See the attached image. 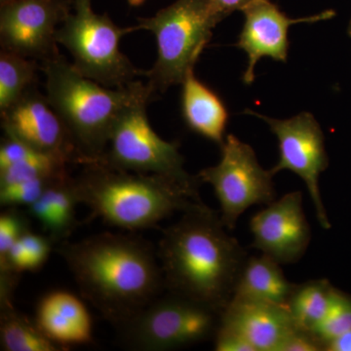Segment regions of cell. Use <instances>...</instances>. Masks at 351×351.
<instances>
[{
  "instance_id": "19",
  "label": "cell",
  "mask_w": 351,
  "mask_h": 351,
  "mask_svg": "<svg viewBox=\"0 0 351 351\" xmlns=\"http://www.w3.org/2000/svg\"><path fill=\"white\" fill-rule=\"evenodd\" d=\"M77 204L80 203L76 195L75 178L68 174L51 182L40 197L29 205V212L53 242L61 244L66 241L77 226Z\"/></svg>"
},
{
  "instance_id": "22",
  "label": "cell",
  "mask_w": 351,
  "mask_h": 351,
  "mask_svg": "<svg viewBox=\"0 0 351 351\" xmlns=\"http://www.w3.org/2000/svg\"><path fill=\"white\" fill-rule=\"evenodd\" d=\"M55 243L49 237L27 230L13 245L5 260L0 262V281L18 283L21 274L36 271L49 258Z\"/></svg>"
},
{
  "instance_id": "21",
  "label": "cell",
  "mask_w": 351,
  "mask_h": 351,
  "mask_svg": "<svg viewBox=\"0 0 351 351\" xmlns=\"http://www.w3.org/2000/svg\"><path fill=\"white\" fill-rule=\"evenodd\" d=\"M0 346L4 351L64 350L41 332L36 323L18 311L13 301L0 302Z\"/></svg>"
},
{
  "instance_id": "1",
  "label": "cell",
  "mask_w": 351,
  "mask_h": 351,
  "mask_svg": "<svg viewBox=\"0 0 351 351\" xmlns=\"http://www.w3.org/2000/svg\"><path fill=\"white\" fill-rule=\"evenodd\" d=\"M84 299L119 328L160 294L164 285L157 252L133 234L104 232L58 249Z\"/></svg>"
},
{
  "instance_id": "13",
  "label": "cell",
  "mask_w": 351,
  "mask_h": 351,
  "mask_svg": "<svg viewBox=\"0 0 351 351\" xmlns=\"http://www.w3.org/2000/svg\"><path fill=\"white\" fill-rule=\"evenodd\" d=\"M1 126L4 134L39 151L63 157L69 163L80 164V154L61 117L47 97L34 86L1 112Z\"/></svg>"
},
{
  "instance_id": "7",
  "label": "cell",
  "mask_w": 351,
  "mask_h": 351,
  "mask_svg": "<svg viewBox=\"0 0 351 351\" xmlns=\"http://www.w3.org/2000/svg\"><path fill=\"white\" fill-rule=\"evenodd\" d=\"M152 95H145L127 107L113 126L103 158L98 162L112 167L160 176L196 196L200 180L184 169L178 143L163 140L152 128L147 114Z\"/></svg>"
},
{
  "instance_id": "10",
  "label": "cell",
  "mask_w": 351,
  "mask_h": 351,
  "mask_svg": "<svg viewBox=\"0 0 351 351\" xmlns=\"http://www.w3.org/2000/svg\"><path fill=\"white\" fill-rule=\"evenodd\" d=\"M247 113L267 122L278 140L280 156L276 165L270 169L271 174L289 170L299 176L313 200L318 223L324 230H330L331 223L319 189L321 173L327 169L329 161L324 135L313 115L302 112L292 119H276L250 110Z\"/></svg>"
},
{
  "instance_id": "6",
  "label": "cell",
  "mask_w": 351,
  "mask_h": 351,
  "mask_svg": "<svg viewBox=\"0 0 351 351\" xmlns=\"http://www.w3.org/2000/svg\"><path fill=\"white\" fill-rule=\"evenodd\" d=\"M133 32L135 27H119L107 14L95 12L92 0H73L56 41L69 51L82 75L105 86L121 88L145 75L120 50L121 38Z\"/></svg>"
},
{
  "instance_id": "5",
  "label": "cell",
  "mask_w": 351,
  "mask_h": 351,
  "mask_svg": "<svg viewBox=\"0 0 351 351\" xmlns=\"http://www.w3.org/2000/svg\"><path fill=\"white\" fill-rule=\"evenodd\" d=\"M226 17L215 0H176L152 17L138 20L135 31L156 36V61L144 75L154 93L182 84Z\"/></svg>"
},
{
  "instance_id": "16",
  "label": "cell",
  "mask_w": 351,
  "mask_h": 351,
  "mask_svg": "<svg viewBox=\"0 0 351 351\" xmlns=\"http://www.w3.org/2000/svg\"><path fill=\"white\" fill-rule=\"evenodd\" d=\"M36 323L46 337L63 348L85 345L93 339L92 318L86 306L68 291L44 295L36 306Z\"/></svg>"
},
{
  "instance_id": "27",
  "label": "cell",
  "mask_w": 351,
  "mask_h": 351,
  "mask_svg": "<svg viewBox=\"0 0 351 351\" xmlns=\"http://www.w3.org/2000/svg\"><path fill=\"white\" fill-rule=\"evenodd\" d=\"M29 228V219L17 207L7 208L0 216V262H3L13 245Z\"/></svg>"
},
{
  "instance_id": "9",
  "label": "cell",
  "mask_w": 351,
  "mask_h": 351,
  "mask_svg": "<svg viewBox=\"0 0 351 351\" xmlns=\"http://www.w3.org/2000/svg\"><path fill=\"white\" fill-rule=\"evenodd\" d=\"M219 162L200 171L201 182L211 184L221 207V221L233 230L241 215L254 205H267L276 199L270 170L258 163L255 152L233 135L221 147Z\"/></svg>"
},
{
  "instance_id": "25",
  "label": "cell",
  "mask_w": 351,
  "mask_h": 351,
  "mask_svg": "<svg viewBox=\"0 0 351 351\" xmlns=\"http://www.w3.org/2000/svg\"><path fill=\"white\" fill-rule=\"evenodd\" d=\"M351 330V295L334 288L326 315L313 330L325 346L332 339Z\"/></svg>"
},
{
  "instance_id": "24",
  "label": "cell",
  "mask_w": 351,
  "mask_h": 351,
  "mask_svg": "<svg viewBox=\"0 0 351 351\" xmlns=\"http://www.w3.org/2000/svg\"><path fill=\"white\" fill-rule=\"evenodd\" d=\"M38 64L36 60L0 51V113L12 107L23 95L34 86Z\"/></svg>"
},
{
  "instance_id": "31",
  "label": "cell",
  "mask_w": 351,
  "mask_h": 351,
  "mask_svg": "<svg viewBox=\"0 0 351 351\" xmlns=\"http://www.w3.org/2000/svg\"><path fill=\"white\" fill-rule=\"evenodd\" d=\"M326 351H351V330L332 339L325 346Z\"/></svg>"
},
{
  "instance_id": "33",
  "label": "cell",
  "mask_w": 351,
  "mask_h": 351,
  "mask_svg": "<svg viewBox=\"0 0 351 351\" xmlns=\"http://www.w3.org/2000/svg\"><path fill=\"white\" fill-rule=\"evenodd\" d=\"M14 0H0V5H3V4L9 3V2H12Z\"/></svg>"
},
{
  "instance_id": "30",
  "label": "cell",
  "mask_w": 351,
  "mask_h": 351,
  "mask_svg": "<svg viewBox=\"0 0 351 351\" xmlns=\"http://www.w3.org/2000/svg\"><path fill=\"white\" fill-rule=\"evenodd\" d=\"M255 1L257 0H215L219 8L228 16L234 11L243 10L245 7L250 5Z\"/></svg>"
},
{
  "instance_id": "4",
  "label": "cell",
  "mask_w": 351,
  "mask_h": 351,
  "mask_svg": "<svg viewBox=\"0 0 351 351\" xmlns=\"http://www.w3.org/2000/svg\"><path fill=\"white\" fill-rule=\"evenodd\" d=\"M75 178L80 204L108 225L136 232L156 228L176 212L186 211L200 196L160 176L117 169L107 164H85Z\"/></svg>"
},
{
  "instance_id": "23",
  "label": "cell",
  "mask_w": 351,
  "mask_h": 351,
  "mask_svg": "<svg viewBox=\"0 0 351 351\" xmlns=\"http://www.w3.org/2000/svg\"><path fill=\"white\" fill-rule=\"evenodd\" d=\"M332 290L334 287L326 279L297 284L287 304L295 324L313 332L326 315Z\"/></svg>"
},
{
  "instance_id": "8",
  "label": "cell",
  "mask_w": 351,
  "mask_h": 351,
  "mask_svg": "<svg viewBox=\"0 0 351 351\" xmlns=\"http://www.w3.org/2000/svg\"><path fill=\"white\" fill-rule=\"evenodd\" d=\"M219 320L221 313L211 307L168 292L117 329L128 350H172L214 339Z\"/></svg>"
},
{
  "instance_id": "18",
  "label": "cell",
  "mask_w": 351,
  "mask_h": 351,
  "mask_svg": "<svg viewBox=\"0 0 351 351\" xmlns=\"http://www.w3.org/2000/svg\"><path fill=\"white\" fill-rule=\"evenodd\" d=\"M182 112L191 131L219 145L226 140L228 113L213 90L191 71L182 82Z\"/></svg>"
},
{
  "instance_id": "20",
  "label": "cell",
  "mask_w": 351,
  "mask_h": 351,
  "mask_svg": "<svg viewBox=\"0 0 351 351\" xmlns=\"http://www.w3.org/2000/svg\"><path fill=\"white\" fill-rule=\"evenodd\" d=\"M280 265L265 254L248 257L240 272L232 298L287 307L297 284L286 278Z\"/></svg>"
},
{
  "instance_id": "15",
  "label": "cell",
  "mask_w": 351,
  "mask_h": 351,
  "mask_svg": "<svg viewBox=\"0 0 351 351\" xmlns=\"http://www.w3.org/2000/svg\"><path fill=\"white\" fill-rule=\"evenodd\" d=\"M219 327L239 335L255 351H281L300 328L286 306L235 298L221 313Z\"/></svg>"
},
{
  "instance_id": "11",
  "label": "cell",
  "mask_w": 351,
  "mask_h": 351,
  "mask_svg": "<svg viewBox=\"0 0 351 351\" xmlns=\"http://www.w3.org/2000/svg\"><path fill=\"white\" fill-rule=\"evenodd\" d=\"M71 5L66 0H14L0 8L2 49L29 59L58 54L56 34Z\"/></svg>"
},
{
  "instance_id": "14",
  "label": "cell",
  "mask_w": 351,
  "mask_h": 351,
  "mask_svg": "<svg viewBox=\"0 0 351 351\" xmlns=\"http://www.w3.org/2000/svg\"><path fill=\"white\" fill-rule=\"evenodd\" d=\"M245 16L243 29L237 46L248 56V66L243 82L250 85L255 80V68L263 57L286 62L288 57V29L299 23H316L331 19L335 12L325 11L309 17L291 19L269 0H257L242 10Z\"/></svg>"
},
{
  "instance_id": "26",
  "label": "cell",
  "mask_w": 351,
  "mask_h": 351,
  "mask_svg": "<svg viewBox=\"0 0 351 351\" xmlns=\"http://www.w3.org/2000/svg\"><path fill=\"white\" fill-rule=\"evenodd\" d=\"M52 181L54 180L34 179L0 186V204L6 208L29 207L40 197Z\"/></svg>"
},
{
  "instance_id": "12",
  "label": "cell",
  "mask_w": 351,
  "mask_h": 351,
  "mask_svg": "<svg viewBox=\"0 0 351 351\" xmlns=\"http://www.w3.org/2000/svg\"><path fill=\"white\" fill-rule=\"evenodd\" d=\"M302 201L301 191H292L254 215L250 221L252 247L280 265L299 262L311 240Z\"/></svg>"
},
{
  "instance_id": "34",
  "label": "cell",
  "mask_w": 351,
  "mask_h": 351,
  "mask_svg": "<svg viewBox=\"0 0 351 351\" xmlns=\"http://www.w3.org/2000/svg\"><path fill=\"white\" fill-rule=\"evenodd\" d=\"M348 34H350L351 36V20L350 22V25H348Z\"/></svg>"
},
{
  "instance_id": "2",
  "label": "cell",
  "mask_w": 351,
  "mask_h": 351,
  "mask_svg": "<svg viewBox=\"0 0 351 351\" xmlns=\"http://www.w3.org/2000/svg\"><path fill=\"white\" fill-rule=\"evenodd\" d=\"M226 230L221 215L201 201L164 230L157 256L168 292L223 313L248 258Z\"/></svg>"
},
{
  "instance_id": "3",
  "label": "cell",
  "mask_w": 351,
  "mask_h": 351,
  "mask_svg": "<svg viewBox=\"0 0 351 351\" xmlns=\"http://www.w3.org/2000/svg\"><path fill=\"white\" fill-rule=\"evenodd\" d=\"M43 64L46 97L68 129L82 165L103 158L113 126L127 107L154 94L140 80L121 88L105 86L82 75L59 53Z\"/></svg>"
},
{
  "instance_id": "29",
  "label": "cell",
  "mask_w": 351,
  "mask_h": 351,
  "mask_svg": "<svg viewBox=\"0 0 351 351\" xmlns=\"http://www.w3.org/2000/svg\"><path fill=\"white\" fill-rule=\"evenodd\" d=\"M214 348L217 351H255L241 336L219 327L214 337Z\"/></svg>"
},
{
  "instance_id": "32",
  "label": "cell",
  "mask_w": 351,
  "mask_h": 351,
  "mask_svg": "<svg viewBox=\"0 0 351 351\" xmlns=\"http://www.w3.org/2000/svg\"><path fill=\"white\" fill-rule=\"evenodd\" d=\"M127 2H128L131 6L137 7L142 5V4L144 3L145 0H127Z\"/></svg>"
},
{
  "instance_id": "28",
  "label": "cell",
  "mask_w": 351,
  "mask_h": 351,
  "mask_svg": "<svg viewBox=\"0 0 351 351\" xmlns=\"http://www.w3.org/2000/svg\"><path fill=\"white\" fill-rule=\"evenodd\" d=\"M324 350V346L313 332L299 328L286 341L281 351H320Z\"/></svg>"
},
{
  "instance_id": "17",
  "label": "cell",
  "mask_w": 351,
  "mask_h": 351,
  "mask_svg": "<svg viewBox=\"0 0 351 351\" xmlns=\"http://www.w3.org/2000/svg\"><path fill=\"white\" fill-rule=\"evenodd\" d=\"M69 162L4 134L0 145V186L34 179L55 180L68 175Z\"/></svg>"
}]
</instances>
